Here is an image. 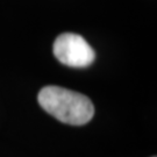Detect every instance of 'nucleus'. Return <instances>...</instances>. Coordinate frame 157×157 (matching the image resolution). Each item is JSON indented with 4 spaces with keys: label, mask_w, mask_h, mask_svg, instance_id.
Listing matches in <instances>:
<instances>
[{
    "label": "nucleus",
    "mask_w": 157,
    "mask_h": 157,
    "mask_svg": "<svg viewBox=\"0 0 157 157\" xmlns=\"http://www.w3.org/2000/svg\"><path fill=\"white\" fill-rule=\"evenodd\" d=\"M37 99L45 112L67 124L82 126L94 115V106L86 95L59 86L43 87Z\"/></svg>",
    "instance_id": "obj_1"
},
{
    "label": "nucleus",
    "mask_w": 157,
    "mask_h": 157,
    "mask_svg": "<svg viewBox=\"0 0 157 157\" xmlns=\"http://www.w3.org/2000/svg\"><path fill=\"white\" fill-rule=\"evenodd\" d=\"M152 157H155V156H152Z\"/></svg>",
    "instance_id": "obj_3"
},
{
    "label": "nucleus",
    "mask_w": 157,
    "mask_h": 157,
    "mask_svg": "<svg viewBox=\"0 0 157 157\" xmlns=\"http://www.w3.org/2000/svg\"><path fill=\"white\" fill-rule=\"evenodd\" d=\"M52 51L62 64L71 67H86L95 59L94 50L78 34L64 33L57 36Z\"/></svg>",
    "instance_id": "obj_2"
}]
</instances>
